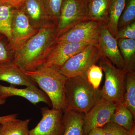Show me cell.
<instances>
[{
    "instance_id": "obj_14",
    "label": "cell",
    "mask_w": 135,
    "mask_h": 135,
    "mask_svg": "<svg viewBox=\"0 0 135 135\" xmlns=\"http://www.w3.org/2000/svg\"><path fill=\"white\" fill-rule=\"evenodd\" d=\"M22 8L30 24L35 29H40L51 21L44 0H25Z\"/></svg>"
},
{
    "instance_id": "obj_26",
    "label": "cell",
    "mask_w": 135,
    "mask_h": 135,
    "mask_svg": "<svg viewBox=\"0 0 135 135\" xmlns=\"http://www.w3.org/2000/svg\"><path fill=\"white\" fill-rule=\"evenodd\" d=\"M86 77L93 88L98 89L103 78V70L99 65H93L87 71Z\"/></svg>"
},
{
    "instance_id": "obj_35",
    "label": "cell",
    "mask_w": 135,
    "mask_h": 135,
    "mask_svg": "<svg viewBox=\"0 0 135 135\" xmlns=\"http://www.w3.org/2000/svg\"><path fill=\"white\" fill-rule=\"evenodd\" d=\"M2 126L1 124H0V132H1V129Z\"/></svg>"
},
{
    "instance_id": "obj_2",
    "label": "cell",
    "mask_w": 135,
    "mask_h": 135,
    "mask_svg": "<svg viewBox=\"0 0 135 135\" xmlns=\"http://www.w3.org/2000/svg\"><path fill=\"white\" fill-rule=\"evenodd\" d=\"M24 73L48 97L53 109L64 111L67 109L65 85L68 78L60 72L59 68L42 65Z\"/></svg>"
},
{
    "instance_id": "obj_23",
    "label": "cell",
    "mask_w": 135,
    "mask_h": 135,
    "mask_svg": "<svg viewBox=\"0 0 135 135\" xmlns=\"http://www.w3.org/2000/svg\"><path fill=\"white\" fill-rule=\"evenodd\" d=\"M123 103L135 118V71H128L126 73Z\"/></svg>"
},
{
    "instance_id": "obj_17",
    "label": "cell",
    "mask_w": 135,
    "mask_h": 135,
    "mask_svg": "<svg viewBox=\"0 0 135 135\" xmlns=\"http://www.w3.org/2000/svg\"><path fill=\"white\" fill-rule=\"evenodd\" d=\"M84 114L67 109L64 111L63 135H84L83 120Z\"/></svg>"
},
{
    "instance_id": "obj_27",
    "label": "cell",
    "mask_w": 135,
    "mask_h": 135,
    "mask_svg": "<svg viewBox=\"0 0 135 135\" xmlns=\"http://www.w3.org/2000/svg\"><path fill=\"white\" fill-rule=\"evenodd\" d=\"M114 38L117 40L124 39L135 40V22L118 30Z\"/></svg>"
},
{
    "instance_id": "obj_28",
    "label": "cell",
    "mask_w": 135,
    "mask_h": 135,
    "mask_svg": "<svg viewBox=\"0 0 135 135\" xmlns=\"http://www.w3.org/2000/svg\"><path fill=\"white\" fill-rule=\"evenodd\" d=\"M103 135H128V131L117 125L109 122L102 128Z\"/></svg>"
},
{
    "instance_id": "obj_8",
    "label": "cell",
    "mask_w": 135,
    "mask_h": 135,
    "mask_svg": "<svg viewBox=\"0 0 135 135\" xmlns=\"http://www.w3.org/2000/svg\"><path fill=\"white\" fill-rule=\"evenodd\" d=\"M101 26L96 21L86 20L76 25L56 38V42H87L97 43Z\"/></svg>"
},
{
    "instance_id": "obj_6",
    "label": "cell",
    "mask_w": 135,
    "mask_h": 135,
    "mask_svg": "<svg viewBox=\"0 0 135 135\" xmlns=\"http://www.w3.org/2000/svg\"><path fill=\"white\" fill-rule=\"evenodd\" d=\"M87 20L84 0H65L57 25V37Z\"/></svg>"
},
{
    "instance_id": "obj_29",
    "label": "cell",
    "mask_w": 135,
    "mask_h": 135,
    "mask_svg": "<svg viewBox=\"0 0 135 135\" xmlns=\"http://www.w3.org/2000/svg\"><path fill=\"white\" fill-rule=\"evenodd\" d=\"M8 50L7 47L0 41V64L12 62V58Z\"/></svg>"
},
{
    "instance_id": "obj_21",
    "label": "cell",
    "mask_w": 135,
    "mask_h": 135,
    "mask_svg": "<svg viewBox=\"0 0 135 135\" xmlns=\"http://www.w3.org/2000/svg\"><path fill=\"white\" fill-rule=\"evenodd\" d=\"M31 119H16L1 124L0 135H29V126Z\"/></svg>"
},
{
    "instance_id": "obj_10",
    "label": "cell",
    "mask_w": 135,
    "mask_h": 135,
    "mask_svg": "<svg viewBox=\"0 0 135 135\" xmlns=\"http://www.w3.org/2000/svg\"><path fill=\"white\" fill-rule=\"evenodd\" d=\"M115 104L101 98L87 113L83 120L84 135L92 129L101 128L109 122L115 108Z\"/></svg>"
},
{
    "instance_id": "obj_16",
    "label": "cell",
    "mask_w": 135,
    "mask_h": 135,
    "mask_svg": "<svg viewBox=\"0 0 135 135\" xmlns=\"http://www.w3.org/2000/svg\"><path fill=\"white\" fill-rule=\"evenodd\" d=\"M110 0H84L87 20L96 21L107 26Z\"/></svg>"
},
{
    "instance_id": "obj_31",
    "label": "cell",
    "mask_w": 135,
    "mask_h": 135,
    "mask_svg": "<svg viewBox=\"0 0 135 135\" xmlns=\"http://www.w3.org/2000/svg\"><path fill=\"white\" fill-rule=\"evenodd\" d=\"M18 116V114L15 113L6 116H0V124H2L6 122L16 119L17 118Z\"/></svg>"
},
{
    "instance_id": "obj_13",
    "label": "cell",
    "mask_w": 135,
    "mask_h": 135,
    "mask_svg": "<svg viewBox=\"0 0 135 135\" xmlns=\"http://www.w3.org/2000/svg\"><path fill=\"white\" fill-rule=\"evenodd\" d=\"M12 96L22 97L35 105L41 102L47 104L50 106L51 105L48 97L42 90L38 88L36 85L19 89L13 86H3L0 84V97L7 99Z\"/></svg>"
},
{
    "instance_id": "obj_20",
    "label": "cell",
    "mask_w": 135,
    "mask_h": 135,
    "mask_svg": "<svg viewBox=\"0 0 135 135\" xmlns=\"http://www.w3.org/2000/svg\"><path fill=\"white\" fill-rule=\"evenodd\" d=\"M118 47L124 61L125 70L135 71V40L119 39Z\"/></svg>"
},
{
    "instance_id": "obj_5",
    "label": "cell",
    "mask_w": 135,
    "mask_h": 135,
    "mask_svg": "<svg viewBox=\"0 0 135 135\" xmlns=\"http://www.w3.org/2000/svg\"><path fill=\"white\" fill-rule=\"evenodd\" d=\"M102 56L97 43L90 44L67 60L59 68V71L68 78L86 76L89 68L98 63Z\"/></svg>"
},
{
    "instance_id": "obj_4",
    "label": "cell",
    "mask_w": 135,
    "mask_h": 135,
    "mask_svg": "<svg viewBox=\"0 0 135 135\" xmlns=\"http://www.w3.org/2000/svg\"><path fill=\"white\" fill-rule=\"evenodd\" d=\"M98 63L105 76L104 85L100 89L102 98L114 104L123 102L127 71L116 67L108 59L103 56Z\"/></svg>"
},
{
    "instance_id": "obj_15",
    "label": "cell",
    "mask_w": 135,
    "mask_h": 135,
    "mask_svg": "<svg viewBox=\"0 0 135 135\" xmlns=\"http://www.w3.org/2000/svg\"><path fill=\"white\" fill-rule=\"evenodd\" d=\"M0 81L8 83L11 85L26 87L36 85L12 62L0 64Z\"/></svg>"
},
{
    "instance_id": "obj_32",
    "label": "cell",
    "mask_w": 135,
    "mask_h": 135,
    "mask_svg": "<svg viewBox=\"0 0 135 135\" xmlns=\"http://www.w3.org/2000/svg\"><path fill=\"white\" fill-rule=\"evenodd\" d=\"M88 135H103L102 128H95L92 129Z\"/></svg>"
},
{
    "instance_id": "obj_3",
    "label": "cell",
    "mask_w": 135,
    "mask_h": 135,
    "mask_svg": "<svg viewBox=\"0 0 135 135\" xmlns=\"http://www.w3.org/2000/svg\"><path fill=\"white\" fill-rule=\"evenodd\" d=\"M65 90L67 109L84 114L102 98L100 89L93 88L84 75L68 78Z\"/></svg>"
},
{
    "instance_id": "obj_25",
    "label": "cell",
    "mask_w": 135,
    "mask_h": 135,
    "mask_svg": "<svg viewBox=\"0 0 135 135\" xmlns=\"http://www.w3.org/2000/svg\"><path fill=\"white\" fill-rule=\"evenodd\" d=\"M65 0H44L50 19L57 25L60 10Z\"/></svg>"
},
{
    "instance_id": "obj_33",
    "label": "cell",
    "mask_w": 135,
    "mask_h": 135,
    "mask_svg": "<svg viewBox=\"0 0 135 135\" xmlns=\"http://www.w3.org/2000/svg\"><path fill=\"white\" fill-rule=\"evenodd\" d=\"M128 135H135V124H134L130 130L129 131Z\"/></svg>"
},
{
    "instance_id": "obj_9",
    "label": "cell",
    "mask_w": 135,
    "mask_h": 135,
    "mask_svg": "<svg viewBox=\"0 0 135 135\" xmlns=\"http://www.w3.org/2000/svg\"><path fill=\"white\" fill-rule=\"evenodd\" d=\"M42 118L34 128L29 131V135H63L64 124L62 110L41 108Z\"/></svg>"
},
{
    "instance_id": "obj_34",
    "label": "cell",
    "mask_w": 135,
    "mask_h": 135,
    "mask_svg": "<svg viewBox=\"0 0 135 135\" xmlns=\"http://www.w3.org/2000/svg\"><path fill=\"white\" fill-rule=\"evenodd\" d=\"M6 102V99L3 98L2 97H0V105L4 104Z\"/></svg>"
},
{
    "instance_id": "obj_18",
    "label": "cell",
    "mask_w": 135,
    "mask_h": 135,
    "mask_svg": "<svg viewBox=\"0 0 135 135\" xmlns=\"http://www.w3.org/2000/svg\"><path fill=\"white\" fill-rule=\"evenodd\" d=\"M110 122L116 123L129 131L135 124V118L123 102L120 101L115 104Z\"/></svg>"
},
{
    "instance_id": "obj_24",
    "label": "cell",
    "mask_w": 135,
    "mask_h": 135,
    "mask_svg": "<svg viewBox=\"0 0 135 135\" xmlns=\"http://www.w3.org/2000/svg\"><path fill=\"white\" fill-rule=\"evenodd\" d=\"M135 22V0H126L125 8L119 18L118 30Z\"/></svg>"
},
{
    "instance_id": "obj_12",
    "label": "cell",
    "mask_w": 135,
    "mask_h": 135,
    "mask_svg": "<svg viewBox=\"0 0 135 135\" xmlns=\"http://www.w3.org/2000/svg\"><path fill=\"white\" fill-rule=\"evenodd\" d=\"M97 46L103 56L108 59L118 68L125 70L124 61L117 40L105 26H101Z\"/></svg>"
},
{
    "instance_id": "obj_19",
    "label": "cell",
    "mask_w": 135,
    "mask_h": 135,
    "mask_svg": "<svg viewBox=\"0 0 135 135\" xmlns=\"http://www.w3.org/2000/svg\"><path fill=\"white\" fill-rule=\"evenodd\" d=\"M4 0H0V34L11 41V24L12 16L15 9Z\"/></svg>"
},
{
    "instance_id": "obj_30",
    "label": "cell",
    "mask_w": 135,
    "mask_h": 135,
    "mask_svg": "<svg viewBox=\"0 0 135 135\" xmlns=\"http://www.w3.org/2000/svg\"><path fill=\"white\" fill-rule=\"evenodd\" d=\"M11 5H12L13 7L16 9H18L22 7L25 0H4Z\"/></svg>"
},
{
    "instance_id": "obj_7",
    "label": "cell",
    "mask_w": 135,
    "mask_h": 135,
    "mask_svg": "<svg viewBox=\"0 0 135 135\" xmlns=\"http://www.w3.org/2000/svg\"><path fill=\"white\" fill-rule=\"evenodd\" d=\"M32 26L22 7L15 9L12 16L11 41L7 47L15 53L38 31Z\"/></svg>"
},
{
    "instance_id": "obj_1",
    "label": "cell",
    "mask_w": 135,
    "mask_h": 135,
    "mask_svg": "<svg viewBox=\"0 0 135 135\" xmlns=\"http://www.w3.org/2000/svg\"><path fill=\"white\" fill-rule=\"evenodd\" d=\"M57 25L50 22L15 52L12 62L23 72L43 65L57 36Z\"/></svg>"
},
{
    "instance_id": "obj_11",
    "label": "cell",
    "mask_w": 135,
    "mask_h": 135,
    "mask_svg": "<svg viewBox=\"0 0 135 135\" xmlns=\"http://www.w3.org/2000/svg\"><path fill=\"white\" fill-rule=\"evenodd\" d=\"M91 44L87 42H55L42 65L59 68L73 56Z\"/></svg>"
},
{
    "instance_id": "obj_22",
    "label": "cell",
    "mask_w": 135,
    "mask_h": 135,
    "mask_svg": "<svg viewBox=\"0 0 135 135\" xmlns=\"http://www.w3.org/2000/svg\"><path fill=\"white\" fill-rule=\"evenodd\" d=\"M126 0H110L109 5V20L107 27L113 36L118 31V24L120 17L126 5Z\"/></svg>"
}]
</instances>
